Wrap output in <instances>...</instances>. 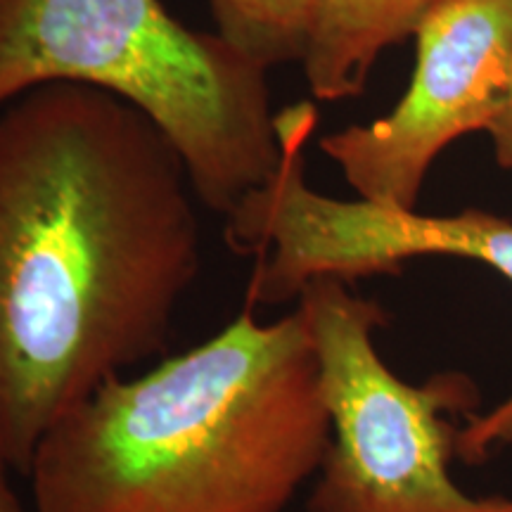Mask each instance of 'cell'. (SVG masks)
Listing matches in <instances>:
<instances>
[{
	"label": "cell",
	"instance_id": "cell-6",
	"mask_svg": "<svg viewBox=\"0 0 512 512\" xmlns=\"http://www.w3.org/2000/svg\"><path fill=\"white\" fill-rule=\"evenodd\" d=\"M411 86L387 117L320 140L363 200L415 209L441 150L486 131L512 81V0H444L420 29Z\"/></svg>",
	"mask_w": 512,
	"mask_h": 512
},
{
	"label": "cell",
	"instance_id": "cell-3",
	"mask_svg": "<svg viewBox=\"0 0 512 512\" xmlns=\"http://www.w3.org/2000/svg\"><path fill=\"white\" fill-rule=\"evenodd\" d=\"M48 83L98 88L150 119L216 214L283 162L268 69L162 0H0V110Z\"/></svg>",
	"mask_w": 512,
	"mask_h": 512
},
{
	"label": "cell",
	"instance_id": "cell-9",
	"mask_svg": "<svg viewBox=\"0 0 512 512\" xmlns=\"http://www.w3.org/2000/svg\"><path fill=\"white\" fill-rule=\"evenodd\" d=\"M486 131H489L491 140H494L498 164L512 171V81H510L508 98H505L503 107L498 110L496 119L491 121Z\"/></svg>",
	"mask_w": 512,
	"mask_h": 512
},
{
	"label": "cell",
	"instance_id": "cell-10",
	"mask_svg": "<svg viewBox=\"0 0 512 512\" xmlns=\"http://www.w3.org/2000/svg\"><path fill=\"white\" fill-rule=\"evenodd\" d=\"M10 470L12 465L0 456V512H24L22 503H19L15 489L10 484Z\"/></svg>",
	"mask_w": 512,
	"mask_h": 512
},
{
	"label": "cell",
	"instance_id": "cell-8",
	"mask_svg": "<svg viewBox=\"0 0 512 512\" xmlns=\"http://www.w3.org/2000/svg\"><path fill=\"white\" fill-rule=\"evenodd\" d=\"M216 34L271 72L302 62L316 0H209Z\"/></svg>",
	"mask_w": 512,
	"mask_h": 512
},
{
	"label": "cell",
	"instance_id": "cell-1",
	"mask_svg": "<svg viewBox=\"0 0 512 512\" xmlns=\"http://www.w3.org/2000/svg\"><path fill=\"white\" fill-rule=\"evenodd\" d=\"M185 166L124 100L48 83L0 112V456L162 356L202 264Z\"/></svg>",
	"mask_w": 512,
	"mask_h": 512
},
{
	"label": "cell",
	"instance_id": "cell-2",
	"mask_svg": "<svg viewBox=\"0 0 512 512\" xmlns=\"http://www.w3.org/2000/svg\"><path fill=\"white\" fill-rule=\"evenodd\" d=\"M330 420L302 309L114 377L50 425L36 512H285L318 475Z\"/></svg>",
	"mask_w": 512,
	"mask_h": 512
},
{
	"label": "cell",
	"instance_id": "cell-5",
	"mask_svg": "<svg viewBox=\"0 0 512 512\" xmlns=\"http://www.w3.org/2000/svg\"><path fill=\"white\" fill-rule=\"evenodd\" d=\"M309 102L275 114L283 162L271 181L249 192L226 216V242L235 254L256 256L247 306L297 299L311 280L354 283L399 273L418 256H460L496 268L512 283V221L489 211L425 216L370 200H335L311 190L304 145L316 128ZM512 444V392L484 415H470L456 434V458L484 463Z\"/></svg>",
	"mask_w": 512,
	"mask_h": 512
},
{
	"label": "cell",
	"instance_id": "cell-4",
	"mask_svg": "<svg viewBox=\"0 0 512 512\" xmlns=\"http://www.w3.org/2000/svg\"><path fill=\"white\" fill-rule=\"evenodd\" d=\"M297 302L330 420L306 512H512V498L465 494L448 470L458 434L448 415L479 406L472 377L401 380L375 344L389 316L344 280H311Z\"/></svg>",
	"mask_w": 512,
	"mask_h": 512
},
{
	"label": "cell",
	"instance_id": "cell-7",
	"mask_svg": "<svg viewBox=\"0 0 512 512\" xmlns=\"http://www.w3.org/2000/svg\"><path fill=\"white\" fill-rule=\"evenodd\" d=\"M444 0H316L304 74L313 98H356L384 50L415 36Z\"/></svg>",
	"mask_w": 512,
	"mask_h": 512
}]
</instances>
